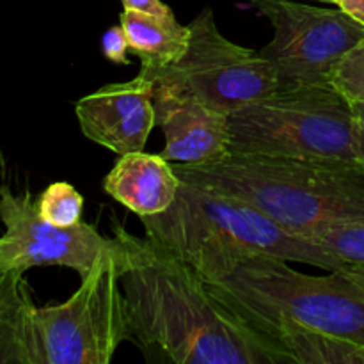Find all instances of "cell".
Listing matches in <instances>:
<instances>
[{"mask_svg": "<svg viewBox=\"0 0 364 364\" xmlns=\"http://www.w3.org/2000/svg\"><path fill=\"white\" fill-rule=\"evenodd\" d=\"M206 284L255 331L290 323L364 343V269L309 276L291 269L284 259L255 256L223 279Z\"/></svg>", "mask_w": 364, "mask_h": 364, "instance_id": "cell-4", "label": "cell"}, {"mask_svg": "<svg viewBox=\"0 0 364 364\" xmlns=\"http://www.w3.org/2000/svg\"><path fill=\"white\" fill-rule=\"evenodd\" d=\"M119 25L127 34L130 52L141 59V70H162L178 63L187 52L191 31L176 18H160L141 11L124 9Z\"/></svg>", "mask_w": 364, "mask_h": 364, "instance_id": "cell-13", "label": "cell"}, {"mask_svg": "<svg viewBox=\"0 0 364 364\" xmlns=\"http://www.w3.org/2000/svg\"><path fill=\"white\" fill-rule=\"evenodd\" d=\"M230 153L364 169V128L334 85L277 91L230 116Z\"/></svg>", "mask_w": 364, "mask_h": 364, "instance_id": "cell-5", "label": "cell"}, {"mask_svg": "<svg viewBox=\"0 0 364 364\" xmlns=\"http://www.w3.org/2000/svg\"><path fill=\"white\" fill-rule=\"evenodd\" d=\"M274 28L259 52L276 68L279 91L329 87L334 68L364 41V25L345 11L295 0H249Z\"/></svg>", "mask_w": 364, "mask_h": 364, "instance_id": "cell-8", "label": "cell"}, {"mask_svg": "<svg viewBox=\"0 0 364 364\" xmlns=\"http://www.w3.org/2000/svg\"><path fill=\"white\" fill-rule=\"evenodd\" d=\"M38 213L46 223L59 228H73L82 223L84 213V198L80 192L68 181H55L41 192Z\"/></svg>", "mask_w": 364, "mask_h": 364, "instance_id": "cell-16", "label": "cell"}, {"mask_svg": "<svg viewBox=\"0 0 364 364\" xmlns=\"http://www.w3.org/2000/svg\"><path fill=\"white\" fill-rule=\"evenodd\" d=\"M288 363L364 364V343L313 333L290 323H274L258 331Z\"/></svg>", "mask_w": 364, "mask_h": 364, "instance_id": "cell-14", "label": "cell"}, {"mask_svg": "<svg viewBox=\"0 0 364 364\" xmlns=\"http://www.w3.org/2000/svg\"><path fill=\"white\" fill-rule=\"evenodd\" d=\"M112 240L132 338L146 354L176 364L288 363L169 249L121 224Z\"/></svg>", "mask_w": 364, "mask_h": 364, "instance_id": "cell-1", "label": "cell"}, {"mask_svg": "<svg viewBox=\"0 0 364 364\" xmlns=\"http://www.w3.org/2000/svg\"><path fill=\"white\" fill-rule=\"evenodd\" d=\"M350 269H364V223L329 228L311 238Z\"/></svg>", "mask_w": 364, "mask_h": 364, "instance_id": "cell-17", "label": "cell"}, {"mask_svg": "<svg viewBox=\"0 0 364 364\" xmlns=\"http://www.w3.org/2000/svg\"><path fill=\"white\" fill-rule=\"evenodd\" d=\"M191 39L178 63L144 71L155 84L169 85L201 100L228 116L279 91L276 68L263 53L228 39L205 7L188 23Z\"/></svg>", "mask_w": 364, "mask_h": 364, "instance_id": "cell-7", "label": "cell"}, {"mask_svg": "<svg viewBox=\"0 0 364 364\" xmlns=\"http://www.w3.org/2000/svg\"><path fill=\"white\" fill-rule=\"evenodd\" d=\"M173 167L181 181L242 199L309 240L329 228L364 223V169L358 167L252 153Z\"/></svg>", "mask_w": 364, "mask_h": 364, "instance_id": "cell-2", "label": "cell"}, {"mask_svg": "<svg viewBox=\"0 0 364 364\" xmlns=\"http://www.w3.org/2000/svg\"><path fill=\"white\" fill-rule=\"evenodd\" d=\"M38 364H109L130 340L127 304L117 277L116 245L100 255L78 290L60 304L32 313Z\"/></svg>", "mask_w": 364, "mask_h": 364, "instance_id": "cell-6", "label": "cell"}, {"mask_svg": "<svg viewBox=\"0 0 364 364\" xmlns=\"http://www.w3.org/2000/svg\"><path fill=\"white\" fill-rule=\"evenodd\" d=\"M331 84L350 102H364V41L352 48L334 68Z\"/></svg>", "mask_w": 364, "mask_h": 364, "instance_id": "cell-18", "label": "cell"}, {"mask_svg": "<svg viewBox=\"0 0 364 364\" xmlns=\"http://www.w3.org/2000/svg\"><path fill=\"white\" fill-rule=\"evenodd\" d=\"M34 308L25 283L0 302V364H38Z\"/></svg>", "mask_w": 364, "mask_h": 364, "instance_id": "cell-15", "label": "cell"}, {"mask_svg": "<svg viewBox=\"0 0 364 364\" xmlns=\"http://www.w3.org/2000/svg\"><path fill=\"white\" fill-rule=\"evenodd\" d=\"M333 6L340 7L341 11L364 25V0H333Z\"/></svg>", "mask_w": 364, "mask_h": 364, "instance_id": "cell-22", "label": "cell"}, {"mask_svg": "<svg viewBox=\"0 0 364 364\" xmlns=\"http://www.w3.org/2000/svg\"><path fill=\"white\" fill-rule=\"evenodd\" d=\"M124 9L141 11V13L153 14V16L160 18H173V11L169 6L162 2V0H121Z\"/></svg>", "mask_w": 364, "mask_h": 364, "instance_id": "cell-20", "label": "cell"}, {"mask_svg": "<svg viewBox=\"0 0 364 364\" xmlns=\"http://www.w3.org/2000/svg\"><path fill=\"white\" fill-rule=\"evenodd\" d=\"M180 185L173 164L160 153L144 149L119 155L116 166L103 178V191L139 219L166 212L176 199Z\"/></svg>", "mask_w": 364, "mask_h": 364, "instance_id": "cell-12", "label": "cell"}, {"mask_svg": "<svg viewBox=\"0 0 364 364\" xmlns=\"http://www.w3.org/2000/svg\"><path fill=\"white\" fill-rule=\"evenodd\" d=\"M316 2H326V4H333V0H316Z\"/></svg>", "mask_w": 364, "mask_h": 364, "instance_id": "cell-24", "label": "cell"}, {"mask_svg": "<svg viewBox=\"0 0 364 364\" xmlns=\"http://www.w3.org/2000/svg\"><path fill=\"white\" fill-rule=\"evenodd\" d=\"M146 237L192 267L206 283L233 272L255 256L304 263L329 270H352L318 242L290 233L249 203L181 181L166 212L142 217Z\"/></svg>", "mask_w": 364, "mask_h": 364, "instance_id": "cell-3", "label": "cell"}, {"mask_svg": "<svg viewBox=\"0 0 364 364\" xmlns=\"http://www.w3.org/2000/svg\"><path fill=\"white\" fill-rule=\"evenodd\" d=\"M155 124L166 146L160 155L171 164L198 166L230 153V116L201 100L164 84H155Z\"/></svg>", "mask_w": 364, "mask_h": 364, "instance_id": "cell-11", "label": "cell"}, {"mask_svg": "<svg viewBox=\"0 0 364 364\" xmlns=\"http://www.w3.org/2000/svg\"><path fill=\"white\" fill-rule=\"evenodd\" d=\"M155 82L144 73L119 84L103 85L75 105L85 139L116 155L142 151L155 124Z\"/></svg>", "mask_w": 364, "mask_h": 364, "instance_id": "cell-10", "label": "cell"}, {"mask_svg": "<svg viewBox=\"0 0 364 364\" xmlns=\"http://www.w3.org/2000/svg\"><path fill=\"white\" fill-rule=\"evenodd\" d=\"M0 262L9 270L27 272L34 267H66L82 277L112 244L92 224L59 228L46 223L28 192L14 194L0 185Z\"/></svg>", "mask_w": 364, "mask_h": 364, "instance_id": "cell-9", "label": "cell"}, {"mask_svg": "<svg viewBox=\"0 0 364 364\" xmlns=\"http://www.w3.org/2000/svg\"><path fill=\"white\" fill-rule=\"evenodd\" d=\"M352 105H354L355 116H358L359 123H361V127L364 128V102H352Z\"/></svg>", "mask_w": 364, "mask_h": 364, "instance_id": "cell-23", "label": "cell"}, {"mask_svg": "<svg viewBox=\"0 0 364 364\" xmlns=\"http://www.w3.org/2000/svg\"><path fill=\"white\" fill-rule=\"evenodd\" d=\"M23 272L18 270H9L0 262V302L6 301L11 294L18 290L23 284Z\"/></svg>", "mask_w": 364, "mask_h": 364, "instance_id": "cell-21", "label": "cell"}, {"mask_svg": "<svg viewBox=\"0 0 364 364\" xmlns=\"http://www.w3.org/2000/svg\"><path fill=\"white\" fill-rule=\"evenodd\" d=\"M102 52L105 59L110 60L112 64L130 66L132 60L128 59L130 45H128L127 34H124L121 25H114V27L107 28L105 34L102 36Z\"/></svg>", "mask_w": 364, "mask_h": 364, "instance_id": "cell-19", "label": "cell"}]
</instances>
